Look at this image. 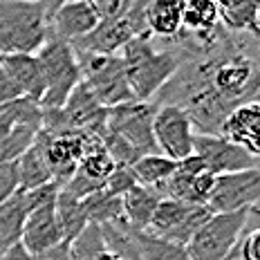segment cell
<instances>
[{
    "mask_svg": "<svg viewBox=\"0 0 260 260\" xmlns=\"http://www.w3.org/2000/svg\"><path fill=\"white\" fill-rule=\"evenodd\" d=\"M260 200V171H238L215 175L207 207L211 213H234V211L258 209Z\"/></svg>",
    "mask_w": 260,
    "mask_h": 260,
    "instance_id": "11",
    "label": "cell"
},
{
    "mask_svg": "<svg viewBox=\"0 0 260 260\" xmlns=\"http://www.w3.org/2000/svg\"><path fill=\"white\" fill-rule=\"evenodd\" d=\"M211 218L207 204H188L177 200H159L148 224V234L164 238L169 242L186 245L193 234Z\"/></svg>",
    "mask_w": 260,
    "mask_h": 260,
    "instance_id": "8",
    "label": "cell"
},
{
    "mask_svg": "<svg viewBox=\"0 0 260 260\" xmlns=\"http://www.w3.org/2000/svg\"><path fill=\"white\" fill-rule=\"evenodd\" d=\"M63 3H65V0H41L43 12H45V18H47V25H50V18L56 14V9L61 7Z\"/></svg>",
    "mask_w": 260,
    "mask_h": 260,
    "instance_id": "36",
    "label": "cell"
},
{
    "mask_svg": "<svg viewBox=\"0 0 260 260\" xmlns=\"http://www.w3.org/2000/svg\"><path fill=\"white\" fill-rule=\"evenodd\" d=\"M101 144H104L106 153L110 155V159L115 161V166H133L135 161L142 157L126 139L119 137L117 133H112V130H108V128H106V133L101 135Z\"/></svg>",
    "mask_w": 260,
    "mask_h": 260,
    "instance_id": "30",
    "label": "cell"
},
{
    "mask_svg": "<svg viewBox=\"0 0 260 260\" xmlns=\"http://www.w3.org/2000/svg\"><path fill=\"white\" fill-rule=\"evenodd\" d=\"M130 236H133L135 245H137L144 260H188L184 245L169 242L164 238H157L153 234H148V231H137V229H130Z\"/></svg>",
    "mask_w": 260,
    "mask_h": 260,
    "instance_id": "28",
    "label": "cell"
},
{
    "mask_svg": "<svg viewBox=\"0 0 260 260\" xmlns=\"http://www.w3.org/2000/svg\"><path fill=\"white\" fill-rule=\"evenodd\" d=\"M222 260H242V256H240V251H238V245H236L234 249H231V251H229V253H226V256H224V258H222Z\"/></svg>",
    "mask_w": 260,
    "mask_h": 260,
    "instance_id": "37",
    "label": "cell"
},
{
    "mask_svg": "<svg viewBox=\"0 0 260 260\" xmlns=\"http://www.w3.org/2000/svg\"><path fill=\"white\" fill-rule=\"evenodd\" d=\"M18 188L20 186H18V169H16V161H3V164H0V204L12 198Z\"/></svg>",
    "mask_w": 260,
    "mask_h": 260,
    "instance_id": "32",
    "label": "cell"
},
{
    "mask_svg": "<svg viewBox=\"0 0 260 260\" xmlns=\"http://www.w3.org/2000/svg\"><path fill=\"white\" fill-rule=\"evenodd\" d=\"M137 186V180H135L133 175V169L130 166H115L112 173L104 180V191L110 193V195H117V198H121V195H126L130 188Z\"/></svg>",
    "mask_w": 260,
    "mask_h": 260,
    "instance_id": "31",
    "label": "cell"
},
{
    "mask_svg": "<svg viewBox=\"0 0 260 260\" xmlns=\"http://www.w3.org/2000/svg\"><path fill=\"white\" fill-rule=\"evenodd\" d=\"M258 209L234 211V213H211V218L186 242L188 260H222L236 247Z\"/></svg>",
    "mask_w": 260,
    "mask_h": 260,
    "instance_id": "6",
    "label": "cell"
},
{
    "mask_svg": "<svg viewBox=\"0 0 260 260\" xmlns=\"http://www.w3.org/2000/svg\"><path fill=\"white\" fill-rule=\"evenodd\" d=\"M39 61L45 79L41 108H63L68 96L81 83V70L77 54L68 41H61L50 34L47 43L39 50Z\"/></svg>",
    "mask_w": 260,
    "mask_h": 260,
    "instance_id": "4",
    "label": "cell"
},
{
    "mask_svg": "<svg viewBox=\"0 0 260 260\" xmlns=\"http://www.w3.org/2000/svg\"><path fill=\"white\" fill-rule=\"evenodd\" d=\"M0 260H31V253L20 242H16L14 247H9L7 251L0 253Z\"/></svg>",
    "mask_w": 260,
    "mask_h": 260,
    "instance_id": "35",
    "label": "cell"
},
{
    "mask_svg": "<svg viewBox=\"0 0 260 260\" xmlns=\"http://www.w3.org/2000/svg\"><path fill=\"white\" fill-rule=\"evenodd\" d=\"M220 27L229 34L258 39V7L260 0H215Z\"/></svg>",
    "mask_w": 260,
    "mask_h": 260,
    "instance_id": "20",
    "label": "cell"
},
{
    "mask_svg": "<svg viewBox=\"0 0 260 260\" xmlns=\"http://www.w3.org/2000/svg\"><path fill=\"white\" fill-rule=\"evenodd\" d=\"M258 39L222 31L204 52L184 56L155 104H171L188 115L195 133L215 135L234 108L258 101Z\"/></svg>",
    "mask_w": 260,
    "mask_h": 260,
    "instance_id": "1",
    "label": "cell"
},
{
    "mask_svg": "<svg viewBox=\"0 0 260 260\" xmlns=\"http://www.w3.org/2000/svg\"><path fill=\"white\" fill-rule=\"evenodd\" d=\"M146 29L153 41L171 43L182 29V0H150L146 9Z\"/></svg>",
    "mask_w": 260,
    "mask_h": 260,
    "instance_id": "21",
    "label": "cell"
},
{
    "mask_svg": "<svg viewBox=\"0 0 260 260\" xmlns=\"http://www.w3.org/2000/svg\"><path fill=\"white\" fill-rule=\"evenodd\" d=\"M130 169H133V175L139 186L157 188L175 173L177 161H173L159 153H150V155H142Z\"/></svg>",
    "mask_w": 260,
    "mask_h": 260,
    "instance_id": "26",
    "label": "cell"
},
{
    "mask_svg": "<svg viewBox=\"0 0 260 260\" xmlns=\"http://www.w3.org/2000/svg\"><path fill=\"white\" fill-rule=\"evenodd\" d=\"M31 260H72L70 258V242H58V245H54L50 249H45V251L36 253V256H31Z\"/></svg>",
    "mask_w": 260,
    "mask_h": 260,
    "instance_id": "34",
    "label": "cell"
},
{
    "mask_svg": "<svg viewBox=\"0 0 260 260\" xmlns=\"http://www.w3.org/2000/svg\"><path fill=\"white\" fill-rule=\"evenodd\" d=\"M222 139L240 146L249 155L258 157L260 153V104H242L234 108L224 119H222L218 133Z\"/></svg>",
    "mask_w": 260,
    "mask_h": 260,
    "instance_id": "15",
    "label": "cell"
},
{
    "mask_svg": "<svg viewBox=\"0 0 260 260\" xmlns=\"http://www.w3.org/2000/svg\"><path fill=\"white\" fill-rule=\"evenodd\" d=\"M58 184H45L34 191L27 193V215L23 222V234H20V245H23L31 256L45 251L58 242H63L61 224L56 218V195Z\"/></svg>",
    "mask_w": 260,
    "mask_h": 260,
    "instance_id": "7",
    "label": "cell"
},
{
    "mask_svg": "<svg viewBox=\"0 0 260 260\" xmlns=\"http://www.w3.org/2000/svg\"><path fill=\"white\" fill-rule=\"evenodd\" d=\"M74 54L79 61L81 81L88 85V90L104 108H115L135 101L119 54H90L77 50Z\"/></svg>",
    "mask_w": 260,
    "mask_h": 260,
    "instance_id": "5",
    "label": "cell"
},
{
    "mask_svg": "<svg viewBox=\"0 0 260 260\" xmlns=\"http://www.w3.org/2000/svg\"><path fill=\"white\" fill-rule=\"evenodd\" d=\"M14 99H20V92L12 83V79L7 77V72L3 70V65H0V106L9 104V101H14Z\"/></svg>",
    "mask_w": 260,
    "mask_h": 260,
    "instance_id": "33",
    "label": "cell"
},
{
    "mask_svg": "<svg viewBox=\"0 0 260 260\" xmlns=\"http://www.w3.org/2000/svg\"><path fill=\"white\" fill-rule=\"evenodd\" d=\"M83 209H85L90 224L106 226V224H115V222L123 220L121 198L106 193L104 188H99V191L90 193L88 198H83Z\"/></svg>",
    "mask_w": 260,
    "mask_h": 260,
    "instance_id": "27",
    "label": "cell"
},
{
    "mask_svg": "<svg viewBox=\"0 0 260 260\" xmlns=\"http://www.w3.org/2000/svg\"><path fill=\"white\" fill-rule=\"evenodd\" d=\"M41 128L36 126H14L5 137H0V164L16 161L20 155L34 144Z\"/></svg>",
    "mask_w": 260,
    "mask_h": 260,
    "instance_id": "29",
    "label": "cell"
},
{
    "mask_svg": "<svg viewBox=\"0 0 260 260\" xmlns=\"http://www.w3.org/2000/svg\"><path fill=\"white\" fill-rule=\"evenodd\" d=\"M27 215V193L18 188L12 198L0 204V253L20 242L23 222Z\"/></svg>",
    "mask_w": 260,
    "mask_h": 260,
    "instance_id": "24",
    "label": "cell"
},
{
    "mask_svg": "<svg viewBox=\"0 0 260 260\" xmlns=\"http://www.w3.org/2000/svg\"><path fill=\"white\" fill-rule=\"evenodd\" d=\"M96 25H99V16L90 5L81 0H65L50 18V34L61 41L74 43L81 36L90 34Z\"/></svg>",
    "mask_w": 260,
    "mask_h": 260,
    "instance_id": "18",
    "label": "cell"
},
{
    "mask_svg": "<svg viewBox=\"0 0 260 260\" xmlns=\"http://www.w3.org/2000/svg\"><path fill=\"white\" fill-rule=\"evenodd\" d=\"M39 139L45 148V159L52 171L54 184L63 186L77 171L81 157L85 153V135H65V137H50L39 130Z\"/></svg>",
    "mask_w": 260,
    "mask_h": 260,
    "instance_id": "14",
    "label": "cell"
},
{
    "mask_svg": "<svg viewBox=\"0 0 260 260\" xmlns=\"http://www.w3.org/2000/svg\"><path fill=\"white\" fill-rule=\"evenodd\" d=\"M23 3H41V0H23Z\"/></svg>",
    "mask_w": 260,
    "mask_h": 260,
    "instance_id": "38",
    "label": "cell"
},
{
    "mask_svg": "<svg viewBox=\"0 0 260 260\" xmlns=\"http://www.w3.org/2000/svg\"><path fill=\"white\" fill-rule=\"evenodd\" d=\"M0 65L12 79V83L18 88L20 96L34 101L41 106L43 92H45V79H43V68L36 54H9L0 56Z\"/></svg>",
    "mask_w": 260,
    "mask_h": 260,
    "instance_id": "19",
    "label": "cell"
},
{
    "mask_svg": "<svg viewBox=\"0 0 260 260\" xmlns=\"http://www.w3.org/2000/svg\"><path fill=\"white\" fill-rule=\"evenodd\" d=\"M56 218H58V224H61V234L65 242H72L90 224L83 209V200L74 198V195H70L63 188H58V195H56Z\"/></svg>",
    "mask_w": 260,
    "mask_h": 260,
    "instance_id": "25",
    "label": "cell"
},
{
    "mask_svg": "<svg viewBox=\"0 0 260 260\" xmlns=\"http://www.w3.org/2000/svg\"><path fill=\"white\" fill-rule=\"evenodd\" d=\"M193 123L182 108L157 104L153 117V139L157 153L173 161H182L193 155Z\"/></svg>",
    "mask_w": 260,
    "mask_h": 260,
    "instance_id": "10",
    "label": "cell"
},
{
    "mask_svg": "<svg viewBox=\"0 0 260 260\" xmlns=\"http://www.w3.org/2000/svg\"><path fill=\"white\" fill-rule=\"evenodd\" d=\"M137 34L135 25L126 16H115V18L99 20V25L90 34L81 36L70 45L77 52H90V54H119L121 47L130 43Z\"/></svg>",
    "mask_w": 260,
    "mask_h": 260,
    "instance_id": "16",
    "label": "cell"
},
{
    "mask_svg": "<svg viewBox=\"0 0 260 260\" xmlns=\"http://www.w3.org/2000/svg\"><path fill=\"white\" fill-rule=\"evenodd\" d=\"M159 193L148 186H135L126 195H121V207H123V222L130 229L146 231L150 224L157 204H159Z\"/></svg>",
    "mask_w": 260,
    "mask_h": 260,
    "instance_id": "23",
    "label": "cell"
},
{
    "mask_svg": "<svg viewBox=\"0 0 260 260\" xmlns=\"http://www.w3.org/2000/svg\"><path fill=\"white\" fill-rule=\"evenodd\" d=\"M215 175L204 169V161L198 155H191L186 159L177 161L175 173L155 191L161 200H177L188 204H207Z\"/></svg>",
    "mask_w": 260,
    "mask_h": 260,
    "instance_id": "12",
    "label": "cell"
},
{
    "mask_svg": "<svg viewBox=\"0 0 260 260\" xmlns=\"http://www.w3.org/2000/svg\"><path fill=\"white\" fill-rule=\"evenodd\" d=\"M135 101H155L184 61L175 45L157 47L150 36H135L119 52Z\"/></svg>",
    "mask_w": 260,
    "mask_h": 260,
    "instance_id": "2",
    "label": "cell"
},
{
    "mask_svg": "<svg viewBox=\"0 0 260 260\" xmlns=\"http://www.w3.org/2000/svg\"><path fill=\"white\" fill-rule=\"evenodd\" d=\"M63 110L79 133L94 135V137H101V135L106 133L108 108H104L94 99V94L88 90V85H85L83 81H81L77 88H74L72 94L68 96Z\"/></svg>",
    "mask_w": 260,
    "mask_h": 260,
    "instance_id": "17",
    "label": "cell"
},
{
    "mask_svg": "<svg viewBox=\"0 0 260 260\" xmlns=\"http://www.w3.org/2000/svg\"><path fill=\"white\" fill-rule=\"evenodd\" d=\"M193 155H198L204 161V169L211 175H224V173L258 169V157L249 155L240 146H234L231 142L222 139L220 135L195 133Z\"/></svg>",
    "mask_w": 260,
    "mask_h": 260,
    "instance_id": "13",
    "label": "cell"
},
{
    "mask_svg": "<svg viewBox=\"0 0 260 260\" xmlns=\"http://www.w3.org/2000/svg\"><path fill=\"white\" fill-rule=\"evenodd\" d=\"M16 169H18V186L23 191H34V188H41L45 184L54 182L52 171L45 159V148H43L39 135H36L34 144L16 159Z\"/></svg>",
    "mask_w": 260,
    "mask_h": 260,
    "instance_id": "22",
    "label": "cell"
},
{
    "mask_svg": "<svg viewBox=\"0 0 260 260\" xmlns=\"http://www.w3.org/2000/svg\"><path fill=\"white\" fill-rule=\"evenodd\" d=\"M50 39V25L41 3L0 0V56L39 54Z\"/></svg>",
    "mask_w": 260,
    "mask_h": 260,
    "instance_id": "3",
    "label": "cell"
},
{
    "mask_svg": "<svg viewBox=\"0 0 260 260\" xmlns=\"http://www.w3.org/2000/svg\"><path fill=\"white\" fill-rule=\"evenodd\" d=\"M157 104L155 101H128V104L108 108L106 126L117 133L137 150L139 155L157 153L153 139V117Z\"/></svg>",
    "mask_w": 260,
    "mask_h": 260,
    "instance_id": "9",
    "label": "cell"
}]
</instances>
